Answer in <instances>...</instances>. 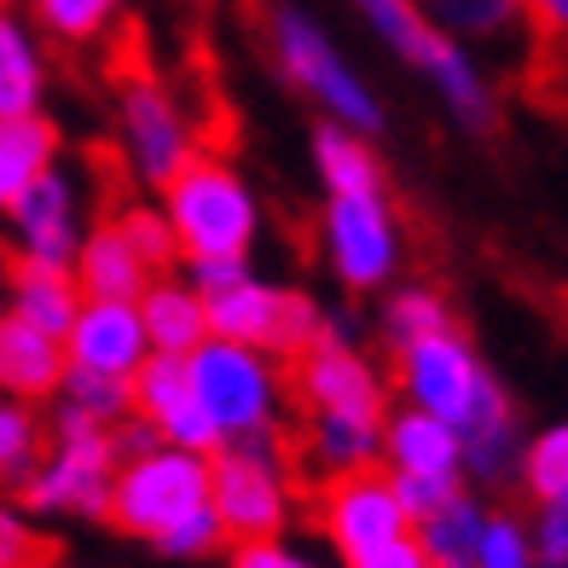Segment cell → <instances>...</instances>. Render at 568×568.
<instances>
[{
	"label": "cell",
	"instance_id": "26",
	"mask_svg": "<svg viewBox=\"0 0 568 568\" xmlns=\"http://www.w3.org/2000/svg\"><path fill=\"white\" fill-rule=\"evenodd\" d=\"M383 325H389V343L395 348H412V343H424V337L453 331V314H447V302L435 296V291H400L389 302V314H383Z\"/></svg>",
	"mask_w": 568,
	"mask_h": 568
},
{
	"label": "cell",
	"instance_id": "31",
	"mask_svg": "<svg viewBox=\"0 0 568 568\" xmlns=\"http://www.w3.org/2000/svg\"><path fill=\"white\" fill-rule=\"evenodd\" d=\"M111 226L122 232L128 250H134L145 267H169L174 255H180V250H174V232H169V221H163L158 210H145V203H128V210H122Z\"/></svg>",
	"mask_w": 568,
	"mask_h": 568
},
{
	"label": "cell",
	"instance_id": "21",
	"mask_svg": "<svg viewBox=\"0 0 568 568\" xmlns=\"http://www.w3.org/2000/svg\"><path fill=\"white\" fill-rule=\"evenodd\" d=\"M53 151H59V128L23 111V116H0V210L30 186L36 174L53 169Z\"/></svg>",
	"mask_w": 568,
	"mask_h": 568
},
{
	"label": "cell",
	"instance_id": "1",
	"mask_svg": "<svg viewBox=\"0 0 568 568\" xmlns=\"http://www.w3.org/2000/svg\"><path fill=\"white\" fill-rule=\"evenodd\" d=\"M169 232L192 262H244L255 239V197L221 158H192L169 180Z\"/></svg>",
	"mask_w": 568,
	"mask_h": 568
},
{
	"label": "cell",
	"instance_id": "40",
	"mask_svg": "<svg viewBox=\"0 0 568 568\" xmlns=\"http://www.w3.org/2000/svg\"><path fill=\"white\" fill-rule=\"evenodd\" d=\"M354 568H429V557H424V546L418 539H389V546H377V551H366V557H354Z\"/></svg>",
	"mask_w": 568,
	"mask_h": 568
},
{
	"label": "cell",
	"instance_id": "32",
	"mask_svg": "<svg viewBox=\"0 0 568 568\" xmlns=\"http://www.w3.org/2000/svg\"><path fill=\"white\" fill-rule=\"evenodd\" d=\"M523 23H528V53L539 70H551L562 59V23H568V0H523Z\"/></svg>",
	"mask_w": 568,
	"mask_h": 568
},
{
	"label": "cell",
	"instance_id": "29",
	"mask_svg": "<svg viewBox=\"0 0 568 568\" xmlns=\"http://www.w3.org/2000/svg\"><path fill=\"white\" fill-rule=\"evenodd\" d=\"M116 7H122V0H36L41 23L59 41H99V36L111 30Z\"/></svg>",
	"mask_w": 568,
	"mask_h": 568
},
{
	"label": "cell",
	"instance_id": "13",
	"mask_svg": "<svg viewBox=\"0 0 568 568\" xmlns=\"http://www.w3.org/2000/svg\"><path fill=\"white\" fill-rule=\"evenodd\" d=\"M151 354L140 307L134 302H99L88 296L75 307V320L64 331V359L75 372H105V377H134L140 359Z\"/></svg>",
	"mask_w": 568,
	"mask_h": 568
},
{
	"label": "cell",
	"instance_id": "33",
	"mask_svg": "<svg viewBox=\"0 0 568 568\" xmlns=\"http://www.w3.org/2000/svg\"><path fill=\"white\" fill-rule=\"evenodd\" d=\"M59 557V546L47 534H36L23 516H12L0 505V568H47Z\"/></svg>",
	"mask_w": 568,
	"mask_h": 568
},
{
	"label": "cell",
	"instance_id": "16",
	"mask_svg": "<svg viewBox=\"0 0 568 568\" xmlns=\"http://www.w3.org/2000/svg\"><path fill=\"white\" fill-rule=\"evenodd\" d=\"M278 296L273 284L262 278H226V284H210V291H197L203 302V325H210V337H226V343H244V348H273V325H278Z\"/></svg>",
	"mask_w": 568,
	"mask_h": 568
},
{
	"label": "cell",
	"instance_id": "22",
	"mask_svg": "<svg viewBox=\"0 0 568 568\" xmlns=\"http://www.w3.org/2000/svg\"><path fill=\"white\" fill-rule=\"evenodd\" d=\"M435 30L453 36V41H510V36H528L523 23V0H412Z\"/></svg>",
	"mask_w": 568,
	"mask_h": 568
},
{
	"label": "cell",
	"instance_id": "9",
	"mask_svg": "<svg viewBox=\"0 0 568 568\" xmlns=\"http://www.w3.org/2000/svg\"><path fill=\"white\" fill-rule=\"evenodd\" d=\"M210 505L232 539H278L291 494H284V464L262 435L232 442L221 458H210Z\"/></svg>",
	"mask_w": 568,
	"mask_h": 568
},
{
	"label": "cell",
	"instance_id": "19",
	"mask_svg": "<svg viewBox=\"0 0 568 568\" xmlns=\"http://www.w3.org/2000/svg\"><path fill=\"white\" fill-rule=\"evenodd\" d=\"M140 325H145V343L158 354H192L203 337H210V325H203V302L192 284L180 278H163V284H145L140 291Z\"/></svg>",
	"mask_w": 568,
	"mask_h": 568
},
{
	"label": "cell",
	"instance_id": "38",
	"mask_svg": "<svg viewBox=\"0 0 568 568\" xmlns=\"http://www.w3.org/2000/svg\"><path fill=\"white\" fill-rule=\"evenodd\" d=\"M232 568H314V562L284 551L278 539H244V546L232 551Z\"/></svg>",
	"mask_w": 568,
	"mask_h": 568
},
{
	"label": "cell",
	"instance_id": "27",
	"mask_svg": "<svg viewBox=\"0 0 568 568\" xmlns=\"http://www.w3.org/2000/svg\"><path fill=\"white\" fill-rule=\"evenodd\" d=\"M64 406L75 412H93L99 424H122L134 412V395H128V377H105V372H75L64 366Z\"/></svg>",
	"mask_w": 568,
	"mask_h": 568
},
{
	"label": "cell",
	"instance_id": "20",
	"mask_svg": "<svg viewBox=\"0 0 568 568\" xmlns=\"http://www.w3.org/2000/svg\"><path fill=\"white\" fill-rule=\"evenodd\" d=\"M12 314L18 320H30L41 325L47 337H64L70 320H75V307H82V291H75V278L70 267H53V262H12Z\"/></svg>",
	"mask_w": 568,
	"mask_h": 568
},
{
	"label": "cell",
	"instance_id": "24",
	"mask_svg": "<svg viewBox=\"0 0 568 568\" xmlns=\"http://www.w3.org/2000/svg\"><path fill=\"white\" fill-rule=\"evenodd\" d=\"M320 174H325V186L331 197H366V192H383V169L372 158V145L366 140H354L348 128H320Z\"/></svg>",
	"mask_w": 568,
	"mask_h": 568
},
{
	"label": "cell",
	"instance_id": "36",
	"mask_svg": "<svg viewBox=\"0 0 568 568\" xmlns=\"http://www.w3.org/2000/svg\"><path fill=\"white\" fill-rule=\"evenodd\" d=\"M476 568H534V551L516 523H487L481 546H476Z\"/></svg>",
	"mask_w": 568,
	"mask_h": 568
},
{
	"label": "cell",
	"instance_id": "6",
	"mask_svg": "<svg viewBox=\"0 0 568 568\" xmlns=\"http://www.w3.org/2000/svg\"><path fill=\"white\" fill-rule=\"evenodd\" d=\"M111 476H116V447H111V424H99L93 412H59V447L47 464H30L23 499L36 510H75V516H99L111 499Z\"/></svg>",
	"mask_w": 568,
	"mask_h": 568
},
{
	"label": "cell",
	"instance_id": "30",
	"mask_svg": "<svg viewBox=\"0 0 568 568\" xmlns=\"http://www.w3.org/2000/svg\"><path fill=\"white\" fill-rule=\"evenodd\" d=\"M528 494L539 505H562L568 499V429H546L528 447Z\"/></svg>",
	"mask_w": 568,
	"mask_h": 568
},
{
	"label": "cell",
	"instance_id": "34",
	"mask_svg": "<svg viewBox=\"0 0 568 568\" xmlns=\"http://www.w3.org/2000/svg\"><path fill=\"white\" fill-rule=\"evenodd\" d=\"M320 307L314 302H307L302 291H284L278 296V325H273V348L284 354V359H291V354H302L307 343H320Z\"/></svg>",
	"mask_w": 568,
	"mask_h": 568
},
{
	"label": "cell",
	"instance_id": "35",
	"mask_svg": "<svg viewBox=\"0 0 568 568\" xmlns=\"http://www.w3.org/2000/svg\"><path fill=\"white\" fill-rule=\"evenodd\" d=\"M226 539V528H221V516H215V505H203V510H192L186 523H174L158 546L163 551H174V557H203V551H215Z\"/></svg>",
	"mask_w": 568,
	"mask_h": 568
},
{
	"label": "cell",
	"instance_id": "15",
	"mask_svg": "<svg viewBox=\"0 0 568 568\" xmlns=\"http://www.w3.org/2000/svg\"><path fill=\"white\" fill-rule=\"evenodd\" d=\"M64 337H47L30 320H0V395L7 400H41L64 383Z\"/></svg>",
	"mask_w": 568,
	"mask_h": 568
},
{
	"label": "cell",
	"instance_id": "37",
	"mask_svg": "<svg viewBox=\"0 0 568 568\" xmlns=\"http://www.w3.org/2000/svg\"><path fill=\"white\" fill-rule=\"evenodd\" d=\"M389 481H395V494H400V505H406L412 523H418V516H429L442 499L458 494V476H389Z\"/></svg>",
	"mask_w": 568,
	"mask_h": 568
},
{
	"label": "cell",
	"instance_id": "25",
	"mask_svg": "<svg viewBox=\"0 0 568 568\" xmlns=\"http://www.w3.org/2000/svg\"><path fill=\"white\" fill-rule=\"evenodd\" d=\"M36 99H41V59L23 36V23L0 7V116L36 111Z\"/></svg>",
	"mask_w": 568,
	"mask_h": 568
},
{
	"label": "cell",
	"instance_id": "8",
	"mask_svg": "<svg viewBox=\"0 0 568 568\" xmlns=\"http://www.w3.org/2000/svg\"><path fill=\"white\" fill-rule=\"evenodd\" d=\"M273 53H278L284 75H291L302 93H314L343 128H359V134H377L383 128V111H377L372 88L343 64V53L302 12H291V7L273 12Z\"/></svg>",
	"mask_w": 568,
	"mask_h": 568
},
{
	"label": "cell",
	"instance_id": "39",
	"mask_svg": "<svg viewBox=\"0 0 568 568\" xmlns=\"http://www.w3.org/2000/svg\"><path fill=\"white\" fill-rule=\"evenodd\" d=\"M568 557V510L562 505H546V523H539V557L534 568H562Z\"/></svg>",
	"mask_w": 568,
	"mask_h": 568
},
{
	"label": "cell",
	"instance_id": "28",
	"mask_svg": "<svg viewBox=\"0 0 568 568\" xmlns=\"http://www.w3.org/2000/svg\"><path fill=\"white\" fill-rule=\"evenodd\" d=\"M36 447H41V424H36V412L23 406V400H7V395H0V481L30 476Z\"/></svg>",
	"mask_w": 568,
	"mask_h": 568
},
{
	"label": "cell",
	"instance_id": "17",
	"mask_svg": "<svg viewBox=\"0 0 568 568\" xmlns=\"http://www.w3.org/2000/svg\"><path fill=\"white\" fill-rule=\"evenodd\" d=\"M75 291H88L99 302H140V291L151 284V267L140 262L134 250H128V239L116 226H93V239L75 244Z\"/></svg>",
	"mask_w": 568,
	"mask_h": 568
},
{
	"label": "cell",
	"instance_id": "5",
	"mask_svg": "<svg viewBox=\"0 0 568 568\" xmlns=\"http://www.w3.org/2000/svg\"><path fill=\"white\" fill-rule=\"evenodd\" d=\"M186 383H192L210 429H215V442H250V435H262L267 418H273V372H267V359L244 343L203 337L186 354Z\"/></svg>",
	"mask_w": 568,
	"mask_h": 568
},
{
	"label": "cell",
	"instance_id": "11",
	"mask_svg": "<svg viewBox=\"0 0 568 568\" xmlns=\"http://www.w3.org/2000/svg\"><path fill=\"white\" fill-rule=\"evenodd\" d=\"M325 244H331V267H337L354 291H372L395 273L400 262V232L383 192L366 197H331L325 210Z\"/></svg>",
	"mask_w": 568,
	"mask_h": 568
},
{
	"label": "cell",
	"instance_id": "42",
	"mask_svg": "<svg viewBox=\"0 0 568 568\" xmlns=\"http://www.w3.org/2000/svg\"><path fill=\"white\" fill-rule=\"evenodd\" d=\"M47 568H53V562H47Z\"/></svg>",
	"mask_w": 568,
	"mask_h": 568
},
{
	"label": "cell",
	"instance_id": "4",
	"mask_svg": "<svg viewBox=\"0 0 568 568\" xmlns=\"http://www.w3.org/2000/svg\"><path fill=\"white\" fill-rule=\"evenodd\" d=\"M111 75L122 88V134H128V158L134 169L151 180V186H169V180L197 158V140H192V122L180 116L174 93L134 59V30L122 36Z\"/></svg>",
	"mask_w": 568,
	"mask_h": 568
},
{
	"label": "cell",
	"instance_id": "18",
	"mask_svg": "<svg viewBox=\"0 0 568 568\" xmlns=\"http://www.w3.org/2000/svg\"><path fill=\"white\" fill-rule=\"evenodd\" d=\"M383 453H389L395 476H458V435L453 424L429 418V412H400L383 424Z\"/></svg>",
	"mask_w": 568,
	"mask_h": 568
},
{
	"label": "cell",
	"instance_id": "41",
	"mask_svg": "<svg viewBox=\"0 0 568 568\" xmlns=\"http://www.w3.org/2000/svg\"><path fill=\"white\" fill-rule=\"evenodd\" d=\"M0 7H7V0H0Z\"/></svg>",
	"mask_w": 568,
	"mask_h": 568
},
{
	"label": "cell",
	"instance_id": "23",
	"mask_svg": "<svg viewBox=\"0 0 568 568\" xmlns=\"http://www.w3.org/2000/svg\"><path fill=\"white\" fill-rule=\"evenodd\" d=\"M418 528H424V557L429 568H476V546H481V528H487V516L476 499H442L429 516H418Z\"/></svg>",
	"mask_w": 568,
	"mask_h": 568
},
{
	"label": "cell",
	"instance_id": "14",
	"mask_svg": "<svg viewBox=\"0 0 568 568\" xmlns=\"http://www.w3.org/2000/svg\"><path fill=\"white\" fill-rule=\"evenodd\" d=\"M7 210L18 221V239H23V255H30V262L70 267L75 244H82V221H75L82 197H75V180L70 174H59V169L36 174L30 186L7 203Z\"/></svg>",
	"mask_w": 568,
	"mask_h": 568
},
{
	"label": "cell",
	"instance_id": "2",
	"mask_svg": "<svg viewBox=\"0 0 568 568\" xmlns=\"http://www.w3.org/2000/svg\"><path fill=\"white\" fill-rule=\"evenodd\" d=\"M203 505H210V458L192 447H151L116 464L105 516L122 534L163 539L174 523H186Z\"/></svg>",
	"mask_w": 568,
	"mask_h": 568
},
{
	"label": "cell",
	"instance_id": "3",
	"mask_svg": "<svg viewBox=\"0 0 568 568\" xmlns=\"http://www.w3.org/2000/svg\"><path fill=\"white\" fill-rule=\"evenodd\" d=\"M359 12L372 18V30L389 41L412 70H424L429 82L447 93V105H453V116H458L464 128H476V134H487V128H494V93H487L476 59L464 53L453 36L435 30V23L412 7V0H359Z\"/></svg>",
	"mask_w": 568,
	"mask_h": 568
},
{
	"label": "cell",
	"instance_id": "12",
	"mask_svg": "<svg viewBox=\"0 0 568 568\" xmlns=\"http://www.w3.org/2000/svg\"><path fill=\"white\" fill-rule=\"evenodd\" d=\"M128 395H134V418H145L169 447H192V453L215 447V429L186 383V354H145L140 372L128 377Z\"/></svg>",
	"mask_w": 568,
	"mask_h": 568
},
{
	"label": "cell",
	"instance_id": "10",
	"mask_svg": "<svg viewBox=\"0 0 568 568\" xmlns=\"http://www.w3.org/2000/svg\"><path fill=\"white\" fill-rule=\"evenodd\" d=\"M320 516H325V528L331 539L343 546V557H366L377 546H389V539L406 534V505L395 494V481L389 476H377L372 464H359V470H337V476H325V494H320Z\"/></svg>",
	"mask_w": 568,
	"mask_h": 568
},
{
	"label": "cell",
	"instance_id": "7",
	"mask_svg": "<svg viewBox=\"0 0 568 568\" xmlns=\"http://www.w3.org/2000/svg\"><path fill=\"white\" fill-rule=\"evenodd\" d=\"M291 395L307 412V424H354V429L389 424V400H383L377 372L348 343H331V337L291 354Z\"/></svg>",
	"mask_w": 568,
	"mask_h": 568
}]
</instances>
